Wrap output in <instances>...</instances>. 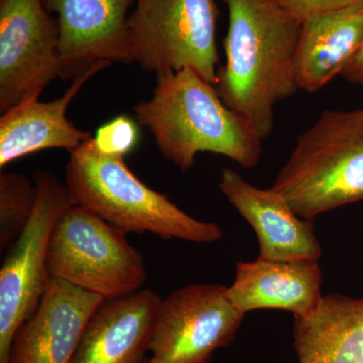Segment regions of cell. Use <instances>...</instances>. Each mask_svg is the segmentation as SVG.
<instances>
[{
    "mask_svg": "<svg viewBox=\"0 0 363 363\" xmlns=\"http://www.w3.org/2000/svg\"><path fill=\"white\" fill-rule=\"evenodd\" d=\"M224 2L228 9L226 61L215 89L264 140L274 130L276 105L298 90L295 55L302 23L274 0Z\"/></svg>",
    "mask_w": 363,
    "mask_h": 363,
    "instance_id": "1",
    "label": "cell"
},
{
    "mask_svg": "<svg viewBox=\"0 0 363 363\" xmlns=\"http://www.w3.org/2000/svg\"><path fill=\"white\" fill-rule=\"evenodd\" d=\"M133 111L164 159L182 171L192 169L200 152L221 155L245 169L259 164L262 140L255 126L193 69L157 73L152 98Z\"/></svg>",
    "mask_w": 363,
    "mask_h": 363,
    "instance_id": "2",
    "label": "cell"
},
{
    "mask_svg": "<svg viewBox=\"0 0 363 363\" xmlns=\"http://www.w3.org/2000/svg\"><path fill=\"white\" fill-rule=\"evenodd\" d=\"M65 183L76 205L128 233H147L193 243L216 242L223 235L218 224L198 220L168 196L147 187L124 157L101 152L93 138L71 152Z\"/></svg>",
    "mask_w": 363,
    "mask_h": 363,
    "instance_id": "3",
    "label": "cell"
},
{
    "mask_svg": "<svg viewBox=\"0 0 363 363\" xmlns=\"http://www.w3.org/2000/svg\"><path fill=\"white\" fill-rule=\"evenodd\" d=\"M271 188L308 221L363 201V107L324 111L298 136Z\"/></svg>",
    "mask_w": 363,
    "mask_h": 363,
    "instance_id": "4",
    "label": "cell"
},
{
    "mask_svg": "<svg viewBox=\"0 0 363 363\" xmlns=\"http://www.w3.org/2000/svg\"><path fill=\"white\" fill-rule=\"evenodd\" d=\"M126 233L80 205L67 208L50 238L47 279H60L104 300L140 290L147 272L142 253Z\"/></svg>",
    "mask_w": 363,
    "mask_h": 363,
    "instance_id": "5",
    "label": "cell"
},
{
    "mask_svg": "<svg viewBox=\"0 0 363 363\" xmlns=\"http://www.w3.org/2000/svg\"><path fill=\"white\" fill-rule=\"evenodd\" d=\"M218 16L215 0H135L128 21L135 62L157 74L191 68L215 86Z\"/></svg>",
    "mask_w": 363,
    "mask_h": 363,
    "instance_id": "6",
    "label": "cell"
},
{
    "mask_svg": "<svg viewBox=\"0 0 363 363\" xmlns=\"http://www.w3.org/2000/svg\"><path fill=\"white\" fill-rule=\"evenodd\" d=\"M33 182L37 202L32 219L7 248L0 269V363H9L14 335L39 308L52 229L67 208L76 204L66 183L54 174L37 172Z\"/></svg>",
    "mask_w": 363,
    "mask_h": 363,
    "instance_id": "7",
    "label": "cell"
},
{
    "mask_svg": "<svg viewBox=\"0 0 363 363\" xmlns=\"http://www.w3.org/2000/svg\"><path fill=\"white\" fill-rule=\"evenodd\" d=\"M226 289L197 284L162 298L150 357L162 363H209L215 351L233 340L245 315L229 300Z\"/></svg>",
    "mask_w": 363,
    "mask_h": 363,
    "instance_id": "8",
    "label": "cell"
},
{
    "mask_svg": "<svg viewBox=\"0 0 363 363\" xmlns=\"http://www.w3.org/2000/svg\"><path fill=\"white\" fill-rule=\"evenodd\" d=\"M59 26L43 0H0V112L60 78Z\"/></svg>",
    "mask_w": 363,
    "mask_h": 363,
    "instance_id": "9",
    "label": "cell"
},
{
    "mask_svg": "<svg viewBox=\"0 0 363 363\" xmlns=\"http://www.w3.org/2000/svg\"><path fill=\"white\" fill-rule=\"evenodd\" d=\"M57 14L63 80H74L101 62L130 64V21L135 0H43Z\"/></svg>",
    "mask_w": 363,
    "mask_h": 363,
    "instance_id": "10",
    "label": "cell"
},
{
    "mask_svg": "<svg viewBox=\"0 0 363 363\" xmlns=\"http://www.w3.org/2000/svg\"><path fill=\"white\" fill-rule=\"evenodd\" d=\"M104 300L47 279L39 308L14 335L9 363H72L88 321Z\"/></svg>",
    "mask_w": 363,
    "mask_h": 363,
    "instance_id": "11",
    "label": "cell"
},
{
    "mask_svg": "<svg viewBox=\"0 0 363 363\" xmlns=\"http://www.w3.org/2000/svg\"><path fill=\"white\" fill-rule=\"evenodd\" d=\"M219 188L257 234L260 259L278 262L321 259V245L311 221L301 218L274 189L255 187L229 168L222 169Z\"/></svg>",
    "mask_w": 363,
    "mask_h": 363,
    "instance_id": "12",
    "label": "cell"
},
{
    "mask_svg": "<svg viewBox=\"0 0 363 363\" xmlns=\"http://www.w3.org/2000/svg\"><path fill=\"white\" fill-rule=\"evenodd\" d=\"M161 303L150 289L105 298L88 321L72 363L142 362Z\"/></svg>",
    "mask_w": 363,
    "mask_h": 363,
    "instance_id": "13",
    "label": "cell"
},
{
    "mask_svg": "<svg viewBox=\"0 0 363 363\" xmlns=\"http://www.w3.org/2000/svg\"><path fill=\"white\" fill-rule=\"evenodd\" d=\"M111 65L95 64L74 79L62 97L49 102H40L38 96L28 98L1 114L0 168L43 150L63 149L71 154L92 138L67 118V109L88 80Z\"/></svg>",
    "mask_w": 363,
    "mask_h": 363,
    "instance_id": "14",
    "label": "cell"
},
{
    "mask_svg": "<svg viewBox=\"0 0 363 363\" xmlns=\"http://www.w3.org/2000/svg\"><path fill=\"white\" fill-rule=\"evenodd\" d=\"M322 272L316 260L278 262L264 259L240 262L235 279L226 289L229 300L240 311L278 309L306 317L319 307Z\"/></svg>",
    "mask_w": 363,
    "mask_h": 363,
    "instance_id": "15",
    "label": "cell"
},
{
    "mask_svg": "<svg viewBox=\"0 0 363 363\" xmlns=\"http://www.w3.org/2000/svg\"><path fill=\"white\" fill-rule=\"evenodd\" d=\"M363 40V0L303 21L295 55L298 90L316 92L343 71Z\"/></svg>",
    "mask_w": 363,
    "mask_h": 363,
    "instance_id": "16",
    "label": "cell"
},
{
    "mask_svg": "<svg viewBox=\"0 0 363 363\" xmlns=\"http://www.w3.org/2000/svg\"><path fill=\"white\" fill-rule=\"evenodd\" d=\"M298 363H363V298L324 296L306 317L294 316Z\"/></svg>",
    "mask_w": 363,
    "mask_h": 363,
    "instance_id": "17",
    "label": "cell"
},
{
    "mask_svg": "<svg viewBox=\"0 0 363 363\" xmlns=\"http://www.w3.org/2000/svg\"><path fill=\"white\" fill-rule=\"evenodd\" d=\"M37 188L20 174L0 176V250H6L20 238L32 219Z\"/></svg>",
    "mask_w": 363,
    "mask_h": 363,
    "instance_id": "18",
    "label": "cell"
},
{
    "mask_svg": "<svg viewBox=\"0 0 363 363\" xmlns=\"http://www.w3.org/2000/svg\"><path fill=\"white\" fill-rule=\"evenodd\" d=\"M98 149L111 156H126L138 140V126L128 116H118L104 124L93 136Z\"/></svg>",
    "mask_w": 363,
    "mask_h": 363,
    "instance_id": "19",
    "label": "cell"
},
{
    "mask_svg": "<svg viewBox=\"0 0 363 363\" xmlns=\"http://www.w3.org/2000/svg\"><path fill=\"white\" fill-rule=\"evenodd\" d=\"M296 20L303 21L334 13L362 0H274Z\"/></svg>",
    "mask_w": 363,
    "mask_h": 363,
    "instance_id": "20",
    "label": "cell"
},
{
    "mask_svg": "<svg viewBox=\"0 0 363 363\" xmlns=\"http://www.w3.org/2000/svg\"><path fill=\"white\" fill-rule=\"evenodd\" d=\"M341 76L348 82L363 86V40L357 54L351 60Z\"/></svg>",
    "mask_w": 363,
    "mask_h": 363,
    "instance_id": "21",
    "label": "cell"
},
{
    "mask_svg": "<svg viewBox=\"0 0 363 363\" xmlns=\"http://www.w3.org/2000/svg\"><path fill=\"white\" fill-rule=\"evenodd\" d=\"M140 363H162V362H157V360L154 359V358L150 357V358H145V359H143V362Z\"/></svg>",
    "mask_w": 363,
    "mask_h": 363,
    "instance_id": "22",
    "label": "cell"
}]
</instances>
